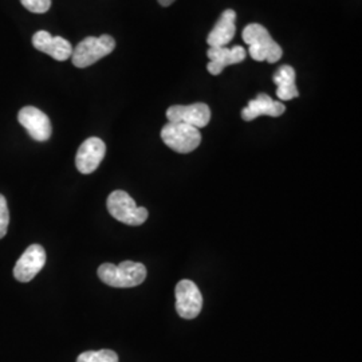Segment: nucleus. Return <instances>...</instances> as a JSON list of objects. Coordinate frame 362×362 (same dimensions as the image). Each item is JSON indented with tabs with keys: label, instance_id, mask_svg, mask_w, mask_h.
I'll return each instance as SVG.
<instances>
[{
	"label": "nucleus",
	"instance_id": "obj_1",
	"mask_svg": "<svg viewBox=\"0 0 362 362\" xmlns=\"http://www.w3.org/2000/svg\"><path fill=\"white\" fill-rule=\"evenodd\" d=\"M242 37L250 47L247 52H250V57L254 61H266L269 64H275L284 55L282 47L272 38L266 27L259 23H251L245 27Z\"/></svg>",
	"mask_w": 362,
	"mask_h": 362
},
{
	"label": "nucleus",
	"instance_id": "obj_2",
	"mask_svg": "<svg viewBox=\"0 0 362 362\" xmlns=\"http://www.w3.org/2000/svg\"><path fill=\"white\" fill-rule=\"evenodd\" d=\"M98 276L105 285L127 288L141 285L146 278V267L143 263L125 260L118 266L104 263L98 269Z\"/></svg>",
	"mask_w": 362,
	"mask_h": 362
},
{
	"label": "nucleus",
	"instance_id": "obj_3",
	"mask_svg": "<svg viewBox=\"0 0 362 362\" xmlns=\"http://www.w3.org/2000/svg\"><path fill=\"white\" fill-rule=\"evenodd\" d=\"M116 40L110 35L101 37H88L78 43L73 50L71 61L73 65L79 69H85L94 65L97 61L103 59L106 55L115 50Z\"/></svg>",
	"mask_w": 362,
	"mask_h": 362
},
{
	"label": "nucleus",
	"instance_id": "obj_4",
	"mask_svg": "<svg viewBox=\"0 0 362 362\" xmlns=\"http://www.w3.org/2000/svg\"><path fill=\"white\" fill-rule=\"evenodd\" d=\"M106 206L115 219L127 226H141L149 216L148 209L137 207L136 202L125 191H115L109 194Z\"/></svg>",
	"mask_w": 362,
	"mask_h": 362
},
{
	"label": "nucleus",
	"instance_id": "obj_5",
	"mask_svg": "<svg viewBox=\"0 0 362 362\" xmlns=\"http://www.w3.org/2000/svg\"><path fill=\"white\" fill-rule=\"evenodd\" d=\"M161 140L177 153H191L202 143L200 130L182 122H168L161 129Z\"/></svg>",
	"mask_w": 362,
	"mask_h": 362
},
{
	"label": "nucleus",
	"instance_id": "obj_6",
	"mask_svg": "<svg viewBox=\"0 0 362 362\" xmlns=\"http://www.w3.org/2000/svg\"><path fill=\"white\" fill-rule=\"evenodd\" d=\"M203 309V297L199 287L189 279H182L176 286V310L181 318L194 320Z\"/></svg>",
	"mask_w": 362,
	"mask_h": 362
},
{
	"label": "nucleus",
	"instance_id": "obj_7",
	"mask_svg": "<svg viewBox=\"0 0 362 362\" xmlns=\"http://www.w3.org/2000/svg\"><path fill=\"white\" fill-rule=\"evenodd\" d=\"M46 264V251L39 245H31L22 257L18 259L13 267V276L16 281L27 284L33 281Z\"/></svg>",
	"mask_w": 362,
	"mask_h": 362
},
{
	"label": "nucleus",
	"instance_id": "obj_8",
	"mask_svg": "<svg viewBox=\"0 0 362 362\" xmlns=\"http://www.w3.org/2000/svg\"><path fill=\"white\" fill-rule=\"evenodd\" d=\"M18 121L35 141L43 143L52 137V122L49 117L34 106H26L21 109Z\"/></svg>",
	"mask_w": 362,
	"mask_h": 362
},
{
	"label": "nucleus",
	"instance_id": "obj_9",
	"mask_svg": "<svg viewBox=\"0 0 362 362\" xmlns=\"http://www.w3.org/2000/svg\"><path fill=\"white\" fill-rule=\"evenodd\" d=\"M167 118L169 122H182L191 125L194 128H206L211 119V110L208 105L203 103L197 104L175 105L167 110Z\"/></svg>",
	"mask_w": 362,
	"mask_h": 362
},
{
	"label": "nucleus",
	"instance_id": "obj_10",
	"mask_svg": "<svg viewBox=\"0 0 362 362\" xmlns=\"http://www.w3.org/2000/svg\"><path fill=\"white\" fill-rule=\"evenodd\" d=\"M106 153V145L98 137H90L85 140L78 149L76 156L77 169L83 175H90L100 167Z\"/></svg>",
	"mask_w": 362,
	"mask_h": 362
},
{
	"label": "nucleus",
	"instance_id": "obj_11",
	"mask_svg": "<svg viewBox=\"0 0 362 362\" xmlns=\"http://www.w3.org/2000/svg\"><path fill=\"white\" fill-rule=\"evenodd\" d=\"M33 45L39 52L50 55L55 61L64 62L71 58L73 47L69 40L62 37H52L50 33L40 30L33 37Z\"/></svg>",
	"mask_w": 362,
	"mask_h": 362
},
{
	"label": "nucleus",
	"instance_id": "obj_12",
	"mask_svg": "<svg viewBox=\"0 0 362 362\" xmlns=\"http://www.w3.org/2000/svg\"><path fill=\"white\" fill-rule=\"evenodd\" d=\"M209 64L207 70L212 76H219L227 66L240 64L246 59L247 52L242 46L226 47H209L207 52Z\"/></svg>",
	"mask_w": 362,
	"mask_h": 362
},
{
	"label": "nucleus",
	"instance_id": "obj_13",
	"mask_svg": "<svg viewBox=\"0 0 362 362\" xmlns=\"http://www.w3.org/2000/svg\"><path fill=\"white\" fill-rule=\"evenodd\" d=\"M285 110L284 103L274 101L270 95L260 93L242 110V118L245 121H252L260 116L279 117L285 113Z\"/></svg>",
	"mask_w": 362,
	"mask_h": 362
},
{
	"label": "nucleus",
	"instance_id": "obj_14",
	"mask_svg": "<svg viewBox=\"0 0 362 362\" xmlns=\"http://www.w3.org/2000/svg\"><path fill=\"white\" fill-rule=\"evenodd\" d=\"M236 13L233 10H226L220 15L219 21L211 30L207 43L209 47H226L236 34Z\"/></svg>",
	"mask_w": 362,
	"mask_h": 362
},
{
	"label": "nucleus",
	"instance_id": "obj_15",
	"mask_svg": "<svg viewBox=\"0 0 362 362\" xmlns=\"http://www.w3.org/2000/svg\"><path fill=\"white\" fill-rule=\"evenodd\" d=\"M272 79L276 85V97L281 100V103L290 101L299 95L296 85V70L291 66H281L275 71Z\"/></svg>",
	"mask_w": 362,
	"mask_h": 362
},
{
	"label": "nucleus",
	"instance_id": "obj_16",
	"mask_svg": "<svg viewBox=\"0 0 362 362\" xmlns=\"http://www.w3.org/2000/svg\"><path fill=\"white\" fill-rule=\"evenodd\" d=\"M77 362H118V356L113 350L85 351L78 357Z\"/></svg>",
	"mask_w": 362,
	"mask_h": 362
},
{
	"label": "nucleus",
	"instance_id": "obj_17",
	"mask_svg": "<svg viewBox=\"0 0 362 362\" xmlns=\"http://www.w3.org/2000/svg\"><path fill=\"white\" fill-rule=\"evenodd\" d=\"M21 3L30 13H47L52 7V0H21Z\"/></svg>",
	"mask_w": 362,
	"mask_h": 362
},
{
	"label": "nucleus",
	"instance_id": "obj_18",
	"mask_svg": "<svg viewBox=\"0 0 362 362\" xmlns=\"http://www.w3.org/2000/svg\"><path fill=\"white\" fill-rule=\"evenodd\" d=\"M8 223H10V212H8L7 200L3 194H0V239L6 236L8 230Z\"/></svg>",
	"mask_w": 362,
	"mask_h": 362
},
{
	"label": "nucleus",
	"instance_id": "obj_19",
	"mask_svg": "<svg viewBox=\"0 0 362 362\" xmlns=\"http://www.w3.org/2000/svg\"><path fill=\"white\" fill-rule=\"evenodd\" d=\"M176 0H158V3L163 6V7H168L172 3H175Z\"/></svg>",
	"mask_w": 362,
	"mask_h": 362
}]
</instances>
